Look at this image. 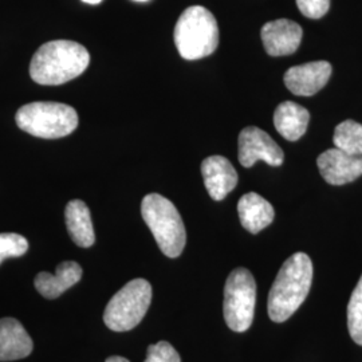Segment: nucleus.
I'll use <instances>...</instances> for the list:
<instances>
[{"instance_id":"obj_20","label":"nucleus","mask_w":362,"mask_h":362,"mask_svg":"<svg viewBox=\"0 0 362 362\" xmlns=\"http://www.w3.org/2000/svg\"><path fill=\"white\" fill-rule=\"evenodd\" d=\"M28 250L26 238L19 233H0V263L7 258H19Z\"/></svg>"},{"instance_id":"obj_25","label":"nucleus","mask_w":362,"mask_h":362,"mask_svg":"<svg viewBox=\"0 0 362 362\" xmlns=\"http://www.w3.org/2000/svg\"><path fill=\"white\" fill-rule=\"evenodd\" d=\"M134 1H148V0H134Z\"/></svg>"},{"instance_id":"obj_16","label":"nucleus","mask_w":362,"mask_h":362,"mask_svg":"<svg viewBox=\"0 0 362 362\" xmlns=\"http://www.w3.org/2000/svg\"><path fill=\"white\" fill-rule=\"evenodd\" d=\"M310 113L300 105L286 101L275 109L274 125L278 133L288 141H297L308 130Z\"/></svg>"},{"instance_id":"obj_24","label":"nucleus","mask_w":362,"mask_h":362,"mask_svg":"<svg viewBox=\"0 0 362 362\" xmlns=\"http://www.w3.org/2000/svg\"><path fill=\"white\" fill-rule=\"evenodd\" d=\"M83 3H88V4H100L103 0H82Z\"/></svg>"},{"instance_id":"obj_7","label":"nucleus","mask_w":362,"mask_h":362,"mask_svg":"<svg viewBox=\"0 0 362 362\" xmlns=\"http://www.w3.org/2000/svg\"><path fill=\"white\" fill-rule=\"evenodd\" d=\"M257 303V284L247 269H235L227 278L224 287V320L228 327L243 333L254 321Z\"/></svg>"},{"instance_id":"obj_10","label":"nucleus","mask_w":362,"mask_h":362,"mask_svg":"<svg viewBox=\"0 0 362 362\" xmlns=\"http://www.w3.org/2000/svg\"><path fill=\"white\" fill-rule=\"evenodd\" d=\"M332 71L333 67L326 61L290 67L284 77L286 88L296 95L310 97L324 89Z\"/></svg>"},{"instance_id":"obj_18","label":"nucleus","mask_w":362,"mask_h":362,"mask_svg":"<svg viewBox=\"0 0 362 362\" xmlns=\"http://www.w3.org/2000/svg\"><path fill=\"white\" fill-rule=\"evenodd\" d=\"M334 146L353 156H362V125L346 119L337 125L333 136Z\"/></svg>"},{"instance_id":"obj_12","label":"nucleus","mask_w":362,"mask_h":362,"mask_svg":"<svg viewBox=\"0 0 362 362\" xmlns=\"http://www.w3.org/2000/svg\"><path fill=\"white\" fill-rule=\"evenodd\" d=\"M202 175L209 196L220 202L238 185V172L223 156H209L202 163Z\"/></svg>"},{"instance_id":"obj_11","label":"nucleus","mask_w":362,"mask_h":362,"mask_svg":"<svg viewBox=\"0 0 362 362\" xmlns=\"http://www.w3.org/2000/svg\"><path fill=\"white\" fill-rule=\"evenodd\" d=\"M262 42L264 50L272 57H285L297 52L303 31L290 19H278L262 27Z\"/></svg>"},{"instance_id":"obj_3","label":"nucleus","mask_w":362,"mask_h":362,"mask_svg":"<svg viewBox=\"0 0 362 362\" xmlns=\"http://www.w3.org/2000/svg\"><path fill=\"white\" fill-rule=\"evenodd\" d=\"M175 43L187 61L211 55L219 45V27L215 16L202 6L187 8L175 27Z\"/></svg>"},{"instance_id":"obj_17","label":"nucleus","mask_w":362,"mask_h":362,"mask_svg":"<svg viewBox=\"0 0 362 362\" xmlns=\"http://www.w3.org/2000/svg\"><path fill=\"white\" fill-rule=\"evenodd\" d=\"M65 218L67 231L77 246L88 248L94 245L95 233L93 228L90 209L83 202L71 200L66 207Z\"/></svg>"},{"instance_id":"obj_13","label":"nucleus","mask_w":362,"mask_h":362,"mask_svg":"<svg viewBox=\"0 0 362 362\" xmlns=\"http://www.w3.org/2000/svg\"><path fill=\"white\" fill-rule=\"evenodd\" d=\"M34 349L31 337L15 318L0 320V361L26 358Z\"/></svg>"},{"instance_id":"obj_6","label":"nucleus","mask_w":362,"mask_h":362,"mask_svg":"<svg viewBox=\"0 0 362 362\" xmlns=\"http://www.w3.org/2000/svg\"><path fill=\"white\" fill-rule=\"evenodd\" d=\"M152 302V286L145 279H133L109 300L104 322L113 332H128L143 321Z\"/></svg>"},{"instance_id":"obj_22","label":"nucleus","mask_w":362,"mask_h":362,"mask_svg":"<svg viewBox=\"0 0 362 362\" xmlns=\"http://www.w3.org/2000/svg\"><path fill=\"white\" fill-rule=\"evenodd\" d=\"M298 8L310 19H320L329 11L330 0H297Z\"/></svg>"},{"instance_id":"obj_15","label":"nucleus","mask_w":362,"mask_h":362,"mask_svg":"<svg viewBox=\"0 0 362 362\" xmlns=\"http://www.w3.org/2000/svg\"><path fill=\"white\" fill-rule=\"evenodd\" d=\"M238 214L242 226L248 233H258L269 227L275 212L272 204L255 192L243 194L238 203Z\"/></svg>"},{"instance_id":"obj_1","label":"nucleus","mask_w":362,"mask_h":362,"mask_svg":"<svg viewBox=\"0 0 362 362\" xmlns=\"http://www.w3.org/2000/svg\"><path fill=\"white\" fill-rule=\"evenodd\" d=\"M90 64V54L77 42L52 40L39 47L30 64V76L39 85H62L79 77Z\"/></svg>"},{"instance_id":"obj_4","label":"nucleus","mask_w":362,"mask_h":362,"mask_svg":"<svg viewBox=\"0 0 362 362\" xmlns=\"http://www.w3.org/2000/svg\"><path fill=\"white\" fill-rule=\"evenodd\" d=\"M141 215L163 254L168 258L180 257L187 243V233L173 203L161 194H146L141 203Z\"/></svg>"},{"instance_id":"obj_23","label":"nucleus","mask_w":362,"mask_h":362,"mask_svg":"<svg viewBox=\"0 0 362 362\" xmlns=\"http://www.w3.org/2000/svg\"><path fill=\"white\" fill-rule=\"evenodd\" d=\"M105 362H130L129 360L124 358V357H119V356H113V357H109Z\"/></svg>"},{"instance_id":"obj_8","label":"nucleus","mask_w":362,"mask_h":362,"mask_svg":"<svg viewBox=\"0 0 362 362\" xmlns=\"http://www.w3.org/2000/svg\"><path fill=\"white\" fill-rule=\"evenodd\" d=\"M259 160L272 167H281L285 153L264 130L247 127L239 134V161L243 167L251 168Z\"/></svg>"},{"instance_id":"obj_21","label":"nucleus","mask_w":362,"mask_h":362,"mask_svg":"<svg viewBox=\"0 0 362 362\" xmlns=\"http://www.w3.org/2000/svg\"><path fill=\"white\" fill-rule=\"evenodd\" d=\"M145 362H181V358L169 342L160 341L148 348Z\"/></svg>"},{"instance_id":"obj_2","label":"nucleus","mask_w":362,"mask_h":362,"mask_svg":"<svg viewBox=\"0 0 362 362\" xmlns=\"http://www.w3.org/2000/svg\"><path fill=\"white\" fill-rule=\"evenodd\" d=\"M313 263L305 252H296L278 272L270 294L269 315L274 322H285L309 296L313 282Z\"/></svg>"},{"instance_id":"obj_19","label":"nucleus","mask_w":362,"mask_h":362,"mask_svg":"<svg viewBox=\"0 0 362 362\" xmlns=\"http://www.w3.org/2000/svg\"><path fill=\"white\" fill-rule=\"evenodd\" d=\"M348 329L351 339L362 346V275L348 305Z\"/></svg>"},{"instance_id":"obj_9","label":"nucleus","mask_w":362,"mask_h":362,"mask_svg":"<svg viewBox=\"0 0 362 362\" xmlns=\"http://www.w3.org/2000/svg\"><path fill=\"white\" fill-rule=\"evenodd\" d=\"M321 176L332 185H344L362 176V156H353L338 149H327L317 160Z\"/></svg>"},{"instance_id":"obj_14","label":"nucleus","mask_w":362,"mask_h":362,"mask_svg":"<svg viewBox=\"0 0 362 362\" xmlns=\"http://www.w3.org/2000/svg\"><path fill=\"white\" fill-rule=\"evenodd\" d=\"M82 278V269L76 262H64L57 267V272H39L34 285L39 294L49 299L62 296L70 287L77 285Z\"/></svg>"},{"instance_id":"obj_5","label":"nucleus","mask_w":362,"mask_h":362,"mask_svg":"<svg viewBox=\"0 0 362 362\" xmlns=\"http://www.w3.org/2000/svg\"><path fill=\"white\" fill-rule=\"evenodd\" d=\"M16 124L22 130L40 139H61L77 129L74 107L59 103H31L16 113Z\"/></svg>"}]
</instances>
